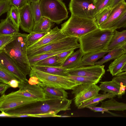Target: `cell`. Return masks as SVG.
Here are the masks:
<instances>
[{
  "label": "cell",
  "instance_id": "obj_1",
  "mask_svg": "<svg viewBox=\"0 0 126 126\" xmlns=\"http://www.w3.org/2000/svg\"><path fill=\"white\" fill-rule=\"evenodd\" d=\"M4 111L13 114L35 115L46 113L57 114L71 110L72 100L67 98H49Z\"/></svg>",
  "mask_w": 126,
  "mask_h": 126
},
{
  "label": "cell",
  "instance_id": "obj_2",
  "mask_svg": "<svg viewBox=\"0 0 126 126\" xmlns=\"http://www.w3.org/2000/svg\"><path fill=\"white\" fill-rule=\"evenodd\" d=\"M28 34L15 33L14 39L1 50L9 55L25 76L31 74V68L27 54Z\"/></svg>",
  "mask_w": 126,
  "mask_h": 126
},
{
  "label": "cell",
  "instance_id": "obj_3",
  "mask_svg": "<svg viewBox=\"0 0 126 126\" xmlns=\"http://www.w3.org/2000/svg\"><path fill=\"white\" fill-rule=\"evenodd\" d=\"M114 34L110 29H97L79 39L80 48L84 54L106 50Z\"/></svg>",
  "mask_w": 126,
  "mask_h": 126
},
{
  "label": "cell",
  "instance_id": "obj_4",
  "mask_svg": "<svg viewBox=\"0 0 126 126\" xmlns=\"http://www.w3.org/2000/svg\"><path fill=\"white\" fill-rule=\"evenodd\" d=\"M98 28L94 19L71 15L68 19L61 24V29L66 36L79 39Z\"/></svg>",
  "mask_w": 126,
  "mask_h": 126
},
{
  "label": "cell",
  "instance_id": "obj_5",
  "mask_svg": "<svg viewBox=\"0 0 126 126\" xmlns=\"http://www.w3.org/2000/svg\"><path fill=\"white\" fill-rule=\"evenodd\" d=\"M39 4L43 17L57 24L68 17L66 6L61 0H40Z\"/></svg>",
  "mask_w": 126,
  "mask_h": 126
},
{
  "label": "cell",
  "instance_id": "obj_6",
  "mask_svg": "<svg viewBox=\"0 0 126 126\" xmlns=\"http://www.w3.org/2000/svg\"><path fill=\"white\" fill-rule=\"evenodd\" d=\"M31 68V71L29 76L37 77L39 82L38 84L39 85L69 90H72L76 86L82 84L66 77L50 74L38 70L32 67Z\"/></svg>",
  "mask_w": 126,
  "mask_h": 126
},
{
  "label": "cell",
  "instance_id": "obj_7",
  "mask_svg": "<svg viewBox=\"0 0 126 126\" xmlns=\"http://www.w3.org/2000/svg\"><path fill=\"white\" fill-rule=\"evenodd\" d=\"M69 9L71 15L94 19L96 14L94 0H71Z\"/></svg>",
  "mask_w": 126,
  "mask_h": 126
},
{
  "label": "cell",
  "instance_id": "obj_8",
  "mask_svg": "<svg viewBox=\"0 0 126 126\" xmlns=\"http://www.w3.org/2000/svg\"><path fill=\"white\" fill-rule=\"evenodd\" d=\"M96 84H82L76 86L73 88L71 93L74 95V101L76 107L99 94L101 89Z\"/></svg>",
  "mask_w": 126,
  "mask_h": 126
},
{
  "label": "cell",
  "instance_id": "obj_9",
  "mask_svg": "<svg viewBox=\"0 0 126 126\" xmlns=\"http://www.w3.org/2000/svg\"><path fill=\"white\" fill-rule=\"evenodd\" d=\"M39 101L24 96L17 95L12 92L5 94L0 97V110L1 112L18 107Z\"/></svg>",
  "mask_w": 126,
  "mask_h": 126
},
{
  "label": "cell",
  "instance_id": "obj_10",
  "mask_svg": "<svg viewBox=\"0 0 126 126\" xmlns=\"http://www.w3.org/2000/svg\"><path fill=\"white\" fill-rule=\"evenodd\" d=\"M71 47L69 39L65 37L57 41L33 49H27L28 56H33L53 51L67 50Z\"/></svg>",
  "mask_w": 126,
  "mask_h": 126
},
{
  "label": "cell",
  "instance_id": "obj_11",
  "mask_svg": "<svg viewBox=\"0 0 126 126\" xmlns=\"http://www.w3.org/2000/svg\"><path fill=\"white\" fill-rule=\"evenodd\" d=\"M104 65H94L67 70L69 75L90 78L99 82L105 74Z\"/></svg>",
  "mask_w": 126,
  "mask_h": 126
},
{
  "label": "cell",
  "instance_id": "obj_12",
  "mask_svg": "<svg viewBox=\"0 0 126 126\" xmlns=\"http://www.w3.org/2000/svg\"><path fill=\"white\" fill-rule=\"evenodd\" d=\"M28 80L20 83L19 90L12 92L14 94L32 98L38 100L45 99L47 97L43 88L39 85H31Z\"/></svg>",
  "mask_w": 126,
  "mask_h": 126
},
{
  "label": "cell",
  "instance_id": "obj_13",
  "mask_svg": "<svg viewBox=\"0 0 126 126\" xmlns=\"http://www.w3.org/2000/svg\"><path fill=\"white\" fill-rule=\"evenodd\" d=\"M0 65L13 74L20 83L28 80L11 58L1 50H0Z\"/></svg>",
  "mask_w": 126,
  "mask_h": 126
},
{
  "label": "cell",
  "instance_id": "obj_14",
  "mask_svg": "<svg viewBox=\"0 0 126 126\" xmlns=\"http://www.w3.org/2000/svg\"><path fill=\"white\" fill-rule=\"evenodd\" d=\"M67 36L61 29L56 26L51 29L49 32L39 41L27 47V49L37 48L45 45L57 41Z\"/></svg>",
  "mask_w": 126,
  "mask_h": 126
},
{
  "label": "cell",
  "instance_id": "obj_15",
  "mask_svg": "<svg viewBox=\"0 0 126 126\" xmlns=\"http://www.w3.org/2000/svg\"><path fill=\"white\" fill-rule=\"evenodd\" d=\"M20 23V27L23 31L30 33L32 32L34 24L30 4H27L19 9Z\"/></svg>",
  "mask_w": 126,
  "mask_h": 126
},
{
  "label": "cell",
  "instance_id": "obj_16",
  "mask_svg": "<svg viewBox=\"0 0 126 126\" xmlns=\"http://www.w3.org/2000/svg\"><path fill=\"white\" fill-rule=\"evenodd\" d=\"M126 10V2L124 0L113 7L107 19L98 27L108 29L112 24L119 19Z\"/></svg>",
  "mask_w": 126,
  "mask_h": 126
},
{
  "label": "cell",
  "instance_id": "obj_17",
  "mask_svg": "<svg viewBox=\"0 0 126 126\" xmlns=\"http://www.w3.org/2000/svg\"><path fill=\"white\" fill-rule=\"evenodd\" d=\"M84 55L79 48L67 58L61 67L69 70L83 66L82 64V58Z\"/></svg>",
  "mask_w": 126,
  "mask_h": 126
},
{
  "label": "cell",
  "instance_id": "obj_18",
  "mask_svg": "<svg viewBox=\"0 0 126 126\" xmlns=\"http://www.w3.org/2000/svg\"><path fill=\"white\" fill-rule=\"evenodd\" d=\"M110 50H105L93 52L84 54L82 58V65L84 66L95 65V63L97 61L103 57Z\"/></svg>",
  "mask_w": 126,
  "mask_h": 126
},
{
  "label": "cell",
  "instance_id": "obj_19",
  "mask_svg": "<svg viewBox=\"0 0 126 126\" xmlns=\"http://www.w3.org/2000/svg\"><path fill=\"white\" fill-rule=\"evenodd\" d=\"M126 44V30L121 32L114 30V34L112 40L106 50L122 47Z\"/></svg>",
  "mask_w": 126,
  "mask_h": 126
},
{
  "label": "cell",
  "instance_id": "obj_20",
  "mask_svg": "<svg viewBox=\"0 0 126 126\" xmlns=\"http://www.w3.org/2000/svg\"><path fill=\"white\" fill-rule=\"evenodd\" d=\"M116 96L113 93L104 92L103 94H99L96 96L81 103L78 107V108L80 109L87 108L89 106H95L100 102L107 98L110 99L113 98Z\"/></svg>",
  "mask_w": 126,
  "mask_h": 126
},
{
  "label": "cell",
  "instance_id": "obj_21",
  "mask_svg": "<svg viewBox=\"0 0 126 126\" xmlns=\"http://www.w3.org/2000/svg\"><path fill=\"white\" fill-rule=\"evenodd\" d=\"M126 63V54H124L115 59L109 65L107 71L112 76L121 73V70Z\"/></svg>",
  "mask_w": 126,
  "mask_h": 126
},
{
  "label": "cell",
  "instance_id": "obj_22",
  "mask_svg": "<svg viewBox=\"0 0 126 126\" xmlns=\"http://www.w3.org/2000/svg\"><path fill=\"white\" fill-rule=\"evenodd\" d=\"M99 87L101 90L105 92H109L113 93L117 95L119 98H122L120 88L121 86L119 84L113 80L109 81L100 82Z\"/></svg>",
  "mask_w": 126,
  "mask_h": 126
},
{
  "label": "cell",
  "instance_id": "obj_23",
  "mask_svg": "<svg viewBox=\"0 0 126 126\" xmlns=\"http://www.w3.org/2000/svg\"><path fill=\"white\" fill-rule=\"evenodd\" d=\"M43 88L46 97L64 98L68 97V93L64 89L40 85Z\"/></svg>",
  "mask_w": 126,
  "mask_h": 126
},
{
  "label": "cell",
  "instance_id": "obj_24",
  "mask_svg": "<svg viewBox=\"0 0 126 126\" xmlns=\"http://www.w3.org/2000/svg\"><path fill=\"white\" fill-rule=\"evenodd\" d=\"M19 30L16 27L9 17L0 20V36L19 32Z\"/></svg>",
  "mask_w": 126,
  "mask_h": 126
},
{
  "label": "cell",
  "instance_id": "obj_25",
  "mask_svg": "<svg viewBox=\"0 0 126 126\" xmlns=\"http://www.w3.org/2000/svg\"><path fill=\"white\" fill-rule=\"evenodd\" d=\"M31 67L40 71L53 75L64 77L69 75L67 70L61 67H51L33 65Z\"/></svg>",
  "mask_w": 126,
  "mask_h": 126
},
{
  "label": "cell",
  "instance_id": "obj_26",
  "mask_svg": "<svg viewBox=\"0 0 126 126\" xmlns=\"http://www.w3.org/2000/svg\"><path fill=\"white\" fill-rule=\"evenodd\" d=\"M54 24V23L49 19L42 17L39 21L34 23L32 32H49Z\"/></svg>",
  "mask_w": 126,
  "mask_h": 126
},
{
  "label": "cell",
  "instance_id": "obj_27",
  "mask_svg": "<svg viewBox=\"0 0 126 126\" xmlns=\"http://www.w3.org/2000/svg\"><path fill=\"white\" fill-rule=\"evenodd\" d=\"M101 107L109 110L123 111L126 110V103L117 102L113 98L106 101H101Z\"/></svg>",
  "mask_w": 126,
  "mask_h": 126
},
{
  "label": "cell",
  "instance_id": "obj_28",
  "mask_svg": "<svg viewBox=\"0 0 126 126\" xmlns=\"http://www.w3.org/2000/svg\"><path fill=\"white\" fill-rule=\"evenodd\" d=\"M125 54L122 47H120L111 50L106 55L100 60L96 61L95 65H102L104 63L111 60H115Z\"/></svg>",
  "mask_w": 126,
  "mask_h": 126
},
{
  "label": "cell",
  "instance_id": "obj_29",
  "mask_svg": "<svg viewBox=\"0 0 126 126\" xmlns=\"http://www.w3.org/2000/svg\"><path fill=\"white\" fill-rule=\"evenodd\" d=\"M64 62L56 55L39 61L33 65L61 67Z\"/></svg>",
  "mask_w": 126,
  "mask_h": 126
},
{
  "label": "cell",
  "instance_id": "obj_30",
  "mask_svg": "<svg viewBox=\"0 0 126 126\" xmlns=\"http://www.w3.org/2000/svg\"><path fill=\"white\" fill-rule=\"evenodd\" d=\"M67 50L49 52L33 56H28L31 66L35 64L38 62L49 57L57 55L63 51Z\"/></svg>",
  "mask_w": 126,
  "mask_h": 126
},
{
  "label": "cell",
  "instance_id": "obj_31",
  "mask_svg": "<svg viewBox=\"0 0 126 126\" xmlns=\"http://www.w3.org/2000/svg\"><path fill=\"white\" fill-rule=\"evenodd\" d=\"M113 8L110 6L100 11L95 15L94 20L98 27L107 19Z\"/></svg>",
  "mask_w": 126,
  "mask_h": 126
},
{
  "label": "cell",
  "instance_id": "obj_32",
  "mask_svg": "<svg viewBox=\"0 0 126 126\" xmlns=\"http://www.w3.org/2000/svg\"><path fill=\"white\" fill-rule=\"evenodd\" d=\"M7 16L19 30L20 23L19 9L15 6L12 5L10 10L7 13Z\"/></svg>",
  "mask_w": 126,
  "mask_h": 126
},
{
  "label": "cell",
  "instance_id": "obj_33",
  "mask_svg": "<svg viewBox=\"0 0 126 126\" xmlns=\"http://www.w3.org/2000/svg\"><path fill=\"white\" fill-rule=\"evenodd\" d=\"M14 79H16L18 81L17 78L13 74L5 67L0 65V82L7 84L10 81Z\"/></svg>",
  "mask_w": 126,
  "mask_h": 126
},
{
  "label": "cell",
  "instance_id": "obj_34",
  "mask_svg": "<svg viewBox=\"0 0 126 126\" xmlns=\"http://www.w3.org/2000/svg\"><path fill=\"white\" fill-rule=\"evenodd\" d=\"M67 78L82 84L94 83L97 84L99 81L84 76L69 75Z\"/></svg>",
  "mask_w": 126,
  "mask_h": 126
},
{
  "label": "cell",
  "instance_id": "obj_35",
  "mask_svg": "<svg viewBox=\"0 0 126 126\" xmlns=\"http://www.w3.org/2000/svg\"><path fill=\"white\" fill-rule=\"evenodd\" d=\"M30 6L34 23H36L42 17L39 4V3H31Z\"/></svg>",
  "mask_w": 126,
  "mask_h": 126
},
{
  "label": "cell",
  "instance_id": "obj_36",
  "mask_svg": "<svg viewBox=\"0 0 126 126\" xmlns=\"http://www.w3.org/2000/svg\"><path fill=\"white\" fill-rule=\"evenodd\" d=\"M49 31L41 32H32L29 33L28 34V47L39 41L47 34Z\"/></svg>",
  "mask_w": 126,
  "mask_h": 126
},
{
  "label": "cell",
  "instance_id": "obj_37",
  "mask_svg": "<svg viewBox=\"0 0 126 126\" xmlns=\"http://www.w3.org/2000/svg\"><path fill=\"white\" fill-rule=\"evenodd\" d=\"M126 27V10L121 16L114 22L108 29L113 30L121 28Z\"/></svg>",
  "mask_w": 126,
  "mask_h": 126
},
{
  "label": "cell",
  "instance_id": "obj_38",
  "mask_svg": "<svg viewBox=\"0 0 126 126\" xmlns=\"http://www.w3.org/2000/svg\"><path fill=\"white\" fill-rule=\"evenodd\" d=\"M113 0H94L96 9V15L102 10L111 6Z\"/></svg>",
  "mask_w": 126,
  "mask_h": 126
},
{
  "label": "cell",
  "instance_id": "obj_39",
  "mask_svg": "<svg viewBox=\"0 0 126 126\" xmlns=\"http://www.w3.org/2000/svg\"><path fill=\"white\" fill-rule=\"evenodd\" d=\"M15 34L0 36V50L2 49L14 39Z\"/></svg>",
  "mask_w": 126,
  "mask_h": 126
},
{
  "label": "cell",
  "instance_id": "obj_40",
  "mask_svg": "<svg viewBox=\"0 0 126 126\" xmlns=\"http://www.w3.org/2000/svg\"><path fill=\"white\" fill-rule=\"evenodd\" d=\"M12 6L8 0H0V16L8 12Z\"/></svg>",
  "mask_w": 126,
  "mask_h": 126
},
{
  "label": "cell",
  "instance_id": "obj_41",
  "mask_svg": "<svg viewBox=\"0 0 126 126\" xmlns=\"http://www.w3.org/2000/svg\"><path fill=\"white\" fill-rule=\"evenodd\" d=\"M87 108L90 109L94 112H101L102 113H103L104 112H105L109 113L114 116H120L119 115L111 112L106 109L101 107H96L94 106H89L87 107Z\"/></svg>",
  "mask_w": 126,
  "mask_h": 126
},
{
  "label": "cell",
  "instance_id": "obj_42",
  "mask_svg": "<svg viewBox=\"0 0 126 126\" xmlns=\"http://www.w3.org/2000/svg\"><path fill=\"white\" fill-rule=\"evenodd\" d=\"M12 5L20 9L28 4L27 0H8Z\"/></svg>",
  "mask_w": 126,
  "mask_h": 126
},
{
  "label": "cell",
  "instance_id": "obj_43",
  "mask_svg": "<svg viewBox=\"0 0 126 126\" xmlns=\"http://www.w3.org/2000/svg\"><path fill=\"white\" fill-rule=\"evenodd\" d=\"M75 49L65 51L56 55L60 59L64 61L70 56L74 52Z\"/></svg>",
  "mask_w": 126,
  "mask_h": 126
},
{
  "label": "cell",
  "instance_id": "obj_44",
  "mask_svg": "<svg viewBox=\"0 0 126 126\" xmlns=\"http://www.w3.org/2000/svg\"><path fill=\"white\" fill-rule=\"evenodd\" d=\"M112 80L119 84L122 83L126 87V74L116 76Z\"/></svg>",
  "mask_w": 126,
  "mask_h": 126
},
{
  "label": "cell",
  "instance_id": "obj_45",
  "mask_svg": "<svg viewBox=\"0 0 126 126\" xmlns=\"http://www.w3.org/2000/svg\"><path fill=\"white\" fill-rule=\"evenodd\" d=\"M32 117H61V115H57V114H55L50 113H46L42 114H40L35 115H30Z\"/></svg>",
  "mask_w": 126,
  "mask_h": 126
},
{
  "label": "cell",
  "instance_id": "obj_46",
  "mask_svg": "<svg viewBox=\"0 0 126 126\" xmlns=\"http://www.w3.org/2000/svg\"><path fill=\"white\" fill-rule=\"evenodd\" d=\"M10 86L8 84L0 83V94L2 95L4 94L6 90L10 87Z\"/></svg>",
  "mask_w": 126,
  "mask_h": 126
},
{
  "label": "cell",
  "instance_id": "obj_47",
  "mask_svg": "<svg viewBox=\"0 0 126 126\" xmlns=\"http://www.w3.org/2000/svg\"><path fill=\"white\" fill-rule=\"evenodd\" d=\"M28 82L31 85H37L39 83L38 78L35 76L30 77Z\"/></svg>",
  "mask_w": 126,
  "mask_h": 126
},
{
  "label": "cell",
  "instance_id": "obj_48",
  "mask_svg": "<svg viewBox=\"0 0 126 126\" xmlns=\"http://www.w3.org/2000/svg\"><path fill=\"white\" fill-rule=\"evenodd\" d=\"M20 82L16 79H12L7 84L9 85L10 87L14 88L18 87Z\"/></svg>",
  "mask_w": 126,
  "mask_h": 126
},
{
  "label": "cell",
  "instance_id": "obj_49",
  "mask_svg": "<svg viewBox=\"0 0 126 126\" xmlns=\"http://www.w3.org/2000/svg\"><path fill=\"white\" fill-rule=\"evenodd\" d=\"M124 0H113L112 4L111 6L112 8H113L118 3Z\"/></svg>",
  "mask_w": 126,
  "mask_h": 126
},
{
  "label": "cell",
  "instance_id": "obj_50",
  "mask_svg": "<svg viewBox=\"0 0 126 126\" xmlns=\"http://www.w3.org/2000/svg\"><path fill=\"white\" fill-rule=\"evenodd\" d=\"M40 0H27L28 3L30 4L31 3H39Z\"/></svg>",
  "mask_w": 126,
  "mask_h": 126
},
{
  "label": "cell",
  "instance_id": "obj_51",
  "mask_svg": "<svg viewBox=\"0 0 126 126\" xmlns=\"http://www.w3.org/2000/svg\"><path fill=\"white\" fill-rule=\"evenodd\" d=\"M126 71V63L121 69V73Z\"/></svg>",
  "mask_w": 126,
  "mask_h": 126
},
{
  "label": "cell",
  "instance_id": "obj_52",
  "mask_svg": "<svg viewBox=\"0 0 126 126\" xmlns=\"http://www.w3.org/2000/svg\"><path fill=\"white\" fill-rule=\"evenodd\" d=\"M122 47L124 53L126 54V44L123 46Z\"/></svg>",
  "mask_w": 126,
  "mask_h": 126
},
{
  "label": "cell",
  "instance_id": "obj_53",
  "mask_svg": "<svg viewBox=\"0 0 126 126\" xmlns=\"http://www.w3.org/2000/svg\"><path fill=\"white\" fill-rule=\"evenodd\" d=\"M126 74V71H125V72H123L121 73H120L119 74H118V75H117L116 76H118V75H122V74Z\"/></svg>",
  "mask_w": 126,
  "mask_h": 126
},
{
  "label": "cell",
  "instance_id": "obj_54",
  "mask_svg": "<svg viewBox=\"0 0 126 126\" xmlns=\"http://www.w3.org/2000/svg\"><path fill=\"white\" fill-rule=\"evenodd\" d=\"M70 117V116H61V117Z\"/></svg>",
  "mask_w": 126,
  "mask_h": 126
}]
</instances>
